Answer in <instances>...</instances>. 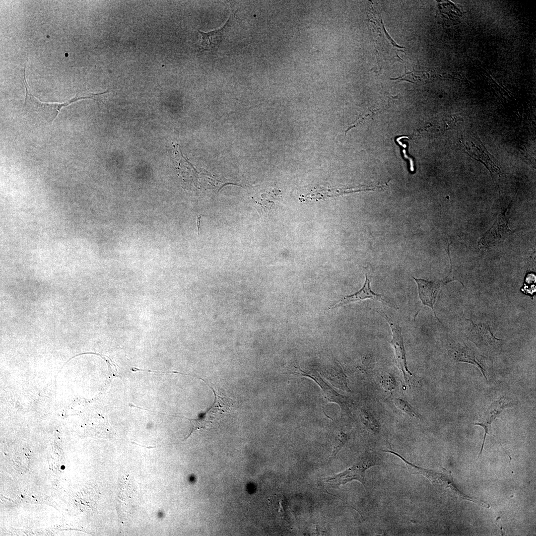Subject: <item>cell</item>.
I'll return each instance as SVG.
<instances>
[{"label": "cell", "mask_w": 536, "mask_h": 536, "mask_svg": "<svg viewBox=\"0 0 536 536\" xmlns=\"http://www.w3.org/2000/svg\"><path fill=\"white\" fill-rule=\"evenodd\" d=\"M383 452L391 453L400 458L405 463L408 471L411 474L423 475L428 478L432 484L439 491L447 493L450 496L455 497L457 499L465 500L471 501L482 507L488 508L490 506L487 503L479 500L471 498L461 492L455 485L451 473L450 471L442 469V472L425 469L409 462L400 454L392 449L383 450Z\"/></svg>", "instance_id": "6da1fadb"}, {"label": "cell", "mask_w": 536, "mask_h": 536, "mask_svg": "<svg viewBox=\"0 0 536 536\" xmlns=\"http://www.w3.org/2000/svg\"><path fill=\"white\" fill-rule=\"evenodd\" d=\"M189 376L199 378L206 384L213 392L214 400L211 406L206 411L199 414L196 418L191 419L179 416L170 415L187 419L191 423V432L184 440L188 438L196 431L206 429L213 425L215 422L221 420L223 417L230 412L234 405L233 400L217 394L212 386H210L209 384L203 379L191 374H189Z\"/></svg>", "instance_id": "7a4b0ae2"}, {"label": "cell", "mask_w": 536, "mask_h": 536, "mask_svg": "<svg viewBox=\"0 0 536 536\" xmlns=\"http://www.w3.org/2000/svg\"><path fill=\"white\" fill-rule=\"evenodd\" d=\"M25 67L24 69V84L26 89V96L23 111L35 112L43 117L49 124H51L58 115L61 109L77 101L84 99L97 100V96L108 92V91L99 93H91L87 95L75 96L64 103H48L41 102L32 94L27 83L25 77Z\"/></svg>", "instance_id": "3957f363"}, {"label": "cell", "mask_w": 536, "mask_h": 536, "mask_svg": "<svg viewBox=\"0 0 536 536\" xmlns=\"http://www.w3.org/2000/svg\"><path fill=\"white\" fill-rule=\"evenodd\" d=\"M379 459L374 454H365L362 458L352 466L345 471L329 478L327 482L335 486L346 484L353 480L360 481L366 487L365 480V471L369 468L379 464Z\"/></svg>", "instance_id": "277c9868"}, {"label": "cell", "mask_w": 536, "mask_h": 536, "mask_svg": "<svg viewBox=\"0 0 536 536\" xmlns=\"http://www.w3.org/2000/svg\"><path fill=\"white\" fill-rule=\"evenodd\" d=\"M375 311L387 320L391 328L392 339L389 342L393 347L395 351L394 362L402 373L406 384L409 385V377L411 376L412 374L407 367L403 336L401 329L399 324L394 321L391 317L388 316L385 312L382 310H375Z\"/></svg>", "instance_id": "5b68a950"}, {"label": "cell", "mask_w": 536, "mask_h": 536, "mask_svg": "<svg viewBox=\"0 0 536 536\" xmlns=\"http://www.w3.org/2000/svg\"><path fill=\"white\" fill-rule=\"evenodd\" d=\"M459 145L460 148L467 154L483 163L491 173L500 172L499 167L495 164V159L491 157V155L475 134H470L466 137L462 135Z\"/></svg>", "instance_id": "8992f818"}, {"label": "cell", "mask_w": 536, "mask_h": 536, "mask_svg": "<svg viewBox=\"0 0 536 536\" xmlns=\"http://www.w3.org/2000/svg\"><path fill=\"white\" fill-rule=\"evenodd\" d=\"M466 321L468 325L467 336L478 347L482 349H493L502 341L501 339L494 336L489 326L486 324H476L469 319H466Z\"/></svg>", "instance_id": "52a82bcc"}, {"label": "cell", "mask_w": 536, "mask_h": 536, "mask_svg": "<svg viewBox=\"0 0 536 536\" xmlns=\"http://www.w3.org/2000/svg\"><path fill=\"white\" fill-rule=\"evenodd\" d=\"M294 367L296 370L294 371L293 374L310 377L314 380L322 389L323 395L327 401L337 403L340 406L342 413H350L351 402L348 398L338 394L325 383L318 374L310 371H305L295 366Z\"/></svg>", "instance_id": "ba28073f"}, {"label": "cell", "mask_w": 536, "mask_h": 536, "mask_svg": "<svg viewBox=\"0 0 536 536\" xmlns=\"http://www.w3.org/2000/svg\"><path fill=\"white\" fill-rule=\"evenodd\" d=\"M516 404V403L509 398L502 396L499 400L493 402L483 411L479 420L474 423L475 425L483 427L484 430V436L479 455L482 452L487 434L493 436L491 432L492 422L504 409L513 407Z\"/></svg>", "instance_id": "9c48e42d"}, {"label": "cell", "mask_w": 536, "mask_h": 536, "mask_svg": "<svg viewBox=\"0 0 536 536\" xmlns=\"http://www.w3.org/2000/svg\"><path fill=\"white\" fill-rule=\"evenodd\" d=\"M371 277V270H367L365 273L366 278L365 282L362 288L355 293L346 296L339 300L336 303L329 307L328 309L335 308L351 302L360 301L367 299H372L373 300L384 302L392 305L394 307L398 309V307L397 305L388 297L383 295L376 293L371 290L370 288Z\"/></svg>", "instance_id": "30bf717a"}, {"label": "cell", "mask_w": 536, "mask_h": 536, "mask_svg": "<svg viewBox=\"0 0 536 536\" xmlns=\"http://www.w3.org/2000/svg\"><path fill=\"white\" fill-rule=\"evenodd\" d=\"M412 277L417 285L419 296L422 305L431 308L436 318L440 322L435 312L434 305L441 287L446 284L447 282L445 279L440 281H432Z\"/></svg>", "instance_id": "8fae6325"}, {"label": "cell", "mask_w": 536, "mask_h": 536, "mask_svg": "<svg viewBox=\"0 0 536 536\" xmlns=\"http://www.w3.org/2000/svg\"><path fill=\"white\" fill-rule=\"evenodd\" d=\"M448 355L455 361L468 363L477 367L484 378L487 379V373L484 366L476 358L474 352L465 343L455 342L451 344Z\"/></svg>", "instance_id": "7c38bea8"}, {"label": "cell", "mask_w": 536, "mask_h": 536, "mask_svg": "<svg viewBox=\"0 0 536 536\" xmlns=\"http://www.w3.org/2000/svg\"><path fill=\"white\" fill-rule=\"evenodd\" d=\"M227 24L228 22L220 29L207 33L199 30L201 35V40L198 45L201 51L213 50L221 42Z\"/></svg>", "instance_id": "4fadbf2b"}, {"label": "cell", "mask_w": 536, "mask_h": 536, "mask_svg": "<svg viewBox=\"0 0 536 536\" xmlns=\"http://www.w3.org/2000/svg\"><path fill=\"white\" fill-rule=\"evenodd\" d=\"M361 417L362 421L368 429L374 434H377L380 430V426L374 415L369 411L362 409Z\"/></svg>", "instance_id": "5bb4252c"}, {"label": "cell", "mask_w": 536, "mask_h": 536, "mask_svg": "<svg viewBox=\"0 0 536 536\" xmlns=\"http://www.w3.org/2000/svg\"><path fill=\"white\" fill-rule=\"evenodd\" d=\"M395 405L408 416L416 418H420V414L405 400L397 398L394 399Z\"/></svg>", "instance_id": "9a60e30c"}, {"label": "cell", "mask_w": 536, "mask_h": 536, "mask_svg": "<svg viewBox=\"0 0 536 536\" xmlns=\"http://www.w3.org/2000/svg\"><path fill=\"white\" fill-rule=\"evenodd\" d=\"M382 384L386 390L389 391H393L395 389L396 381L394 377L389 374H385L382 377Z\"/></svg>", "instance_id": "2e32d148"}, {"label": "cell", "mask_w": 536, "mask_h": 536, "mask_svg": "<svg viewBox=\"0 0 536 536\" xmlns=\"http://www.w3.org/2000/svg\"><path fill=\"white\" fill-rule=\"evenodd\" d=\"M348 437L347 434L344 433L343 432H341L338 439V442L336 446L335 450L333 452V455H335L340 448L347 441Z\"/></svg>", "instance_id": "e0dca14e"}]
</instances>
